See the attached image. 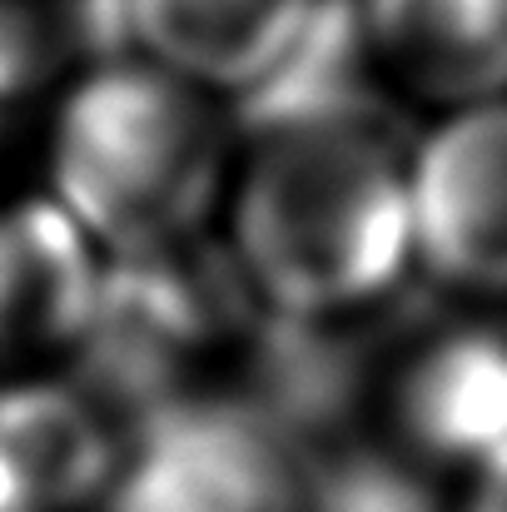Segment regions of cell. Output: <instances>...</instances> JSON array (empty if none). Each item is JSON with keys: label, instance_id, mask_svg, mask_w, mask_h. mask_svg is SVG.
<instances>
[{"label": "cell", "instance_id": "30bf717a", "mask_svg": "<svg viewBox=\"0 0 507 512\" xmlns=\"http://www.w3.org/2000/svg\"><path fill=\"white\" fill-rule=\"evenodd\" d=\"M319 0H120L125 55L234 105L309 30Z\"/></svg>", "mask_w": 507, "mask_h": 512}, {"label": "cell", "instance_id": "4fadbf2b", "mask_svg": "<svg viewBox=\"0 0 507 512\" xmlns=\"http://www.w3.org/2000/svg\"><path fill=\"white\" fill-rule=\"evenodd\" d=\"M453 512H507V443L468 473V493Z\"/></svg>", "mask_w": 507, "mask_h": 512}, {"label": "cell", "instance_id": "5b68a950", "mask_svg": "<svg viewBox=\"0 0 507 512\" xmlns=\"http://www.w3.org/2000/svg\"><path fill=\"white\" fill-rule=\"evenodd\" d=\"M413 269L468 299H507V95L413 135Z\"/></svg>", "mask_w": 507, "mask_h": 512}, {"label": "cell", "instance_id": "3957f363", "mask_svg": "<svg viewBox=\"0 0 507 512\" xmlns=\"http://www.w3.org/2000/svg\"><path fill=\"white\" fill-rule=\"evenodd\" d=\"M259 319V299L209 229L105 259L90 324L65 363L120 428H135L169 403L234 388Z\"/></svg>", "mask_w": 507, "mask_h": 512}, {"label": "cell", "instance_id": "9c48e42d", "mask_svg": "<svg viewBox=\"0 0 507 512\" xmlns=\"http://www.w3.org/2000/svg\"><path fill=\"white\" fill-rule=\"evenodd\" d=\"M383 90L448 110L507 95V0H353Z\"/></svg>", "mask_w": 507, "mask_h": 512}, {"label": "cell", "instance_id": "6da1fadb", "mask_svg": "<svg viewBox=\"0 0 507 512\" xmlns=\"http://www.w3.org/2000/svg\"><path fill=\"white\" fill-rule=\"evenodd\" d=\"M224 249L274 319L358 324L413 274V130L383 85L229 120Z\"/></svg>", "mask_w": 507, "mask_h": 512}, {"label": "cell", "instance_id": "7c38bea8", "mask_svg": "<svg viewBox=\"0 0 507 512\" xmlns=\"http://www.w3.org/2000/svg\"><path fill=\"white\" fill-rule=\"evenodd\" d=\"M304 512H438L423 468L393 448H324L309 453Z\"/></svg>", "mask_w": 507, "mask_h": 512}, {"label": "cell", "instance_id": "8992f818", "mask_svg": "<svg viewBox=\"0 0 507 512\" xmlns=\"http://www.w3.org/2000/svg\"><path fill=\"white\" fill-rule=\"evenodd\" d=\"M373 393L398 458L473 473L507 443V329L438 324L373 373Z\"/></svg>", "mask_w": 507, "mask_h": 512}, {"label": "cell", "instance_id": "7a4b0ae2", "mask_svg": "<svg viewBox=\"0 0 507 512\" xmlns=\"http://www.w3.org/2000/svg\"><path fill=\"white\" fill-rule=\"evenodd\" d=\"M229 170L234 125L224 100L140 55L90 65L50 115L45 194L100 259L209 234Z\"/></svg>", "mask_w": 507, "mask_h": 512}, {"label": "cell", "instance_id": "52a82bcc", "mask_svg": "<svg viewBox=\"0 0 507 512\" xmlns=\"http://www.w3.org/2000/svg\"><path fill=\"white\" fill-rule=\"evenodd\" d=\"M125 428L55 368L0 378V512H100Z\"/></svg>", "mask_w": 507, "mask_h": 512}, {"label": "cell", "instance_id": "ba28073f", "mask_svg": "<svg viewBox=\"0 0 507 512\" xmlns=\"http://www.w3.org/2000/svg\"><path fill=\"white\" fill-rule=\"evenodd\" d=\"M100 249L50 194L0 199V368L35 373L75 353L100 289Z\"/></svg>", "mask_w": 507, "mask_h": 512}, {"label": "cell", "instance_id": "8fae6325", "mask_svg": "<svg viewBox=\"0 0 507 512\" xmlns=\"http://www.w3.org/2000/svg\"><path fill=\"white\" fill-rule=\"evenodd\" d=\"M125 55L120 0H0V115Z\"/></svg>", "mask_w": 507, "mask_h": 512}, {"label": "cell", "instance_id": "277c9868", "mask_svg": "<svg viewBox=\"0 0 507 512\" xmlns=\"http://www.w3.org/2000/svg\"><path fill=\"white\" fill-rule=\"evenodd\" d=\"M309 453L249 398L219 388L125 428L100 512H304Z\"/></svg>", "mask_w": 507, "mask_h": 512}]
</instances>
